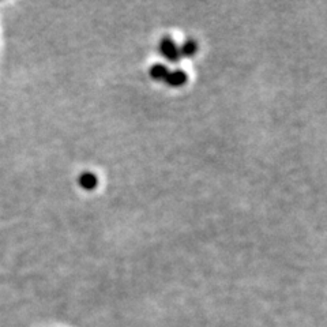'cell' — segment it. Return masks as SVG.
Instances as JSON below:
<instances>
[{
  "mask_svg": "<svg viewBox=\"0 0 327 327\" xmlns=\"http://www.w3.org/2000/svg\"><path fill=\"white\" fill-rule=\"evenodd\" d=\"M160 52L164 57L169 60V61H179L181 59L180 55V48L176 45V42L171 37L162 38L160 42Z\"/></svg>",
  "mask_w": 327,
  "mask_h": 327,
  "instance_id": "6da1fadb",
  "label": "cell"
},
{
  "mask_svg": "<svg viewBox=\"0 0 327 327\" xmlns=\"http://www.w3.org/2000/svg\"><path fill=\"white\" fill-rule=\"evenodd\" d=\"M187 81V74L183 73V71H180V70H176V71H169L168 75H166L165 82L168 85H171V86H181L183 83H185Z\"/></svg>",
  "mask_w": 327,
  "mask_h": 327,
  "instance_id": "7a4b0ae2",
  "label": "cell"
},
{
  "mask_svg": "<svg viewBox=\"0 0 327 327\" xmlns=\"http://www.w3.org/2000/svg\"><path fill=\"white\" fill-rule=\"evenodd\" d=\"M97 177L94 176V173H90V172H85L82 173V176L79 177V184L81 187L85 189H94L97 185Z\"/></svg>",
  "mask_w": 327,
  "mask_h": 327,
  "instance_id": "3957f363",
  "label": "cell"
},
{
  "mask_svg": "<svg viewBox=\"0 0 327 327\" xmlns=\"http://www.w3.org/2000/svg\"><path fill=\"white\" fill-rule=\"evenodd\" d=\"M168 73H169V70L162 64L153 66L152 70H150V75H152V78L156 79V81H165Z\"/></svg>",
  "mask_w": 327,
  "mask_h": 327,
  "instance_id": "277c9868",
  "label": "cell"
},
{
  "mask_svg": "<svg viewBox=\"0 0 327 327\" xmlns=\"http://www.w3.org/2000/svg\"><path fill=\"white\" fill-rule=\"evenodd\" d=\"M179 48H180V55H181V57H183V56H187V57L193 56L195 53H197V51H198V45H197L193 41H191V40L185 41L184 44H183L181 46H179Z\"/></svg>",
  "mask_w": 327,
  "mask_h": 327,
  "instance_id": "5b68a950",
  "label": "cell"
}]
</instances>
